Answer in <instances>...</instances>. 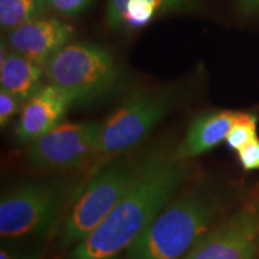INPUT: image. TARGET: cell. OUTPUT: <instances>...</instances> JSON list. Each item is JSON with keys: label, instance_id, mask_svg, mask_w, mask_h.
Returning <instances> with one entry per match:
<instances>
[{"label": "cell", "instance_id": "cell-1", "mask_svg": "<svg viewBox=\"0 0 259 259\" xmlns=\"http://www.w3.org/2000/svg\"><path fill=\"white\" fill-rule=\"evenodd\" d=\"M174 149L155 147L144 170L124 198L69 259H116L128 251L189 177V161L178 160Z\"/></svg>", "mask_w": 259, "mask_h": 259}, {"label": "cell", "instance_id": "cell-2", "mask_svg": "<svg viewBox=\"0 0 259 259\" xmlns=\"http://www.w3.org/2000/svg\"><path fill=\"white\" fill-rule=\"evenodd\" d=\"M226 199L208 185H198L174 197L141 238L126 259H184L194 245L218 225Z\"/></svg>", "mask_w": 259, "mask_h": 259}, {"label": "cell", "instance_id": "cell-3", "mask_svg": "<svg viewBox=\"0 0 259 259\" xmlns=\"http://www.w3.org/2000/svg\"><path fill=\"white\" fill-rule=\"evenodd\" d=\"M154 148L119 154L102 164L71 198L59 236V250L76 246L105 220L144 170Z\"/></svg>", "mask_w": 259, "mask_h": 259}, {"label": "cell", "instance_id": "cell-4", "mask_svg": "<svg viewBox=\"0 0 259 259\" xmlns=\"http://www.w3.org/2000/svg\"><path fill=\"white\" fill-rule=\"evenodd\" d=\"M187 97V83L150 87L132 93L101 122L100 153L113 157L132 150Z\"/></svg>", "mask_w": 259, "mask_h": 259}, {"label": "cell", "instance_id": "cell-5", "mask_svg": "<svg viewBox=\"0 0 259 259\" xmlns=\"http://www.w3.org/2000/svg\"><path fill=\"white\" fill-rule=\"evenodd\" d=\"M44 67L48 83L64 93L72 105L101 100L114 93L121 82L114 56L93 42H70Z\"/></svg>", "mask_w": 259, "mask_h": 259}, {"label": "cell", "instance_id": "cell-6", "mask_svg": "<svg viewBox=\"0 0 259 259\" xmlns=\"http://www.w3.org/2000/svg\"><path fill=\"white\" fill-rule=\"evenodd\" d=\"M71 198V184L64 180L25 181L5 191L0 199L3 241L45 235L63 215Z\"/></svg>", "mask_w": 259, "mask_h": 259}, {"label": "cell", "instance_id": "cell-7", "mask_svg": "<svg viewBox=\"0 0 259 259\" xmlns=\"http://www.w3.org/2000/svg\"><path fill=\"white\" fill-rule=\"evenodd\" d=\"M101 122L60 124L30 144L28 160L44 170L73 169L100 153Z\"/></svg>", "mask_w": 259, "mask_h": 259}, {"label": "cell", "instance_id": "cell-8", "mask_svg": "<svg viewBox=\"0 0 259 259\" xmlns=\"http://www.w3.org/2000/svg\"><path fill=\"white\" fill-rule=\"evenodd\" d=\"M184 259H259V197L213 226Z\"/></svg>", "mask_w": 259, "mask_h": 259}, {"label": "cell", "instance_id": "cell-9", "mask_svg": "<svg viewBox=\"0 0 259 259\" xmlns=\"http://www.w3.org/2000/svg\"><path fill=\"white\" fill-rule=\"evenodd\" d=\"M74 30L57 18H36L6 34V46L16 53L44 65L70 42Z\"/></svg>", "mask_w": 259, "mask_h": 259}, {"label": "cell", "instance_id": "cell-10", "mask_svg": "<svg viewBox=\"0 0 259 259\" xmlns=\"http://www.w3.org/2000/svg\"><path fill=\"white\" fill-rule=\"evenodd\" d=\"M71 100L52 84H46L29 97L19 112L15 135L21 143H32L61 124Z\"/></svg>", "mask_w": 259, "mask_h": 259}, {"label": "cell", "instance_id": "cell-11", "mask_svg": "<svg viewBox=\"0 0 259 259\" xmlns=\"http://www.w3.org/2000/svg\"><path fill=\"white\" fill-rule=\"evenodd\" d=\"M199 8L200 0H108L106 18L112 30L131 31L166 15L190 14Z\"/></svg>", "mask_w": 259, "mask_h": 259}, {"label": "cell", "instance_id": "cell-12", "mask_svg": "<svg viewBox=\"0 0 259 259\" xmlns=\"http://www.w3.org/2000/svg\"><path fill=\"white\" fill-rule=\"evenodd\" d=\"M240 112H211L204 113L193 119L185 137L174 149L178 160L189 161L211 150L228 137L229 132L240 119Z\"/></svg>", "mask_w": 259, "mask_h": 259}, {"label": "cell", "instance_id": "cell-13", "mask_svg": "<svg viewBox=\"0 0 259 259\" xmlns=\"http://www.w3.org/2000/svg\"><path fill=\"white\" fill-rule=\"evenodd\" d=\"M44 65L29 58L8 50V46L2 44V59H0V85L22 102L38 92L44 84Z\"/></svg>", "mask_w": 259, "mask_h": 259}, {"label": "cell", "instance_id": "cell-14", "mask_svg": "<svg viewBox=\"0 0 259 259\" xmlns=\"http://www.w3.org/2000/svg\"><path fill=\"white\" fill-rule=\"evenodd\" d=\"M47 8V0H0V25L4 30H12L40 18Z\"/></svg>", "mask_w": 259, "mask_h": 259}, {"label": "cell", "instance_id": "cell-15", "mask_svg": "<svg viewBox=\"0 0 259 259\" xmlns=\"http://www.w3.org/2000/svg\"><path fill=\"white\" fill-rule=\"evenodd\" d=\"M254 138H257V116L241 113L240 119L233 126L226 141L229 147L238 151Z\"/></svg>", "mask_w": 259, "mask_h": 259}, {"label": "cell", "instance_id": "cell-16", "mask_svg": "<svg viewBox=\"0 0 259 259\" xmlns=\"http://www.w3.org/2000/svg\"><path fill=\"white\" fill-rule=\"evenodd\" d=\"M48 6L65 17H76L82 15L92 4L93 0H47Z\"/></svg>", "mask_w": 259, "mask_h": 259}, {"label": "cell", "instance_id": "cell-17", "mask_svg": "<svg viewBox=\"0 0 259 259\" xmlns=\"http://www.w3.org/2000/svg\"><path fill=\"white\" fill-rule=\"evenodd\" d=\"M22 101L12 94L0 90V126L5 127L15 114L21 112Z\"/></svg>", "mask_w": 259, "mask_h": 259}, {"label": "cell", "instance_id": "cell-18", "mask_svg": "<svg viewBox=\"0 0 259 259\" xmlns=\"http://www.w3.org/2000/svg\"><path fill=\"white\" fill-rule=\"evenodd\" d=\"M38 248L19 247L14 241H3L0 248V259H40Z\"/></svg>", "mask_w": 259, "mask_h": 259}, {"label": "cell", "instance_id": "cell-19", "mask_svg": "<svg viewBox=\"0 0 259 259\" xmlns=\"http://www.w3.org/2000/svg\"><path fill=\"white\" fill-rule=\"evenodd\" d=\"M239 160L246 170L259 169V139L258 137L238 150Z\"/></svg>", "mask_w": 259, "mask_h": 259}, {"label": "cell", "instance_id": "cell-20", "mask_svg": "<svg viewBox=\"0 0 259 259\" xmlns=\"http://www.w3.org/2000/svg\"><path fill=\"white\" fill-rule=\"evenodd\" d=\"M246 5L252 6V8H257L259 6V0H242Z\"/></svg>", "mask_w": 259, "mask_h": 259}]
</instances>
